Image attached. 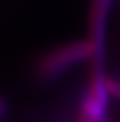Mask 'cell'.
I'll return each mask as SVG.
<instances>
[{"instance_id": "obj_1", "label": "cell", "mask_w": 120, "mask_h": 122, "mask_svg": "<svg viewBox=\"0 0 120 122\" xmlns=\"http://www.w3.org/2000/svg\"><path fill=\"white\" fill-rule=\"evenodd\" d=\"M106 88H108L109 96H113L115 98L120 100V80L116 79H105Z\"/></svg>"}]
</instances>
